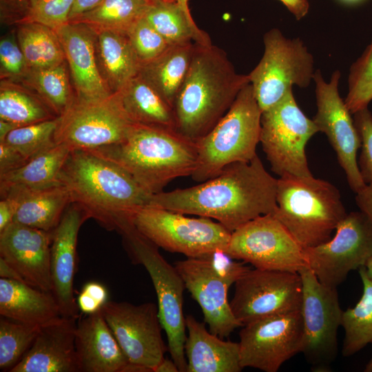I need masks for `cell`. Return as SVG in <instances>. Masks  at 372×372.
<instances>
[{
    "label": "cell",
    "instance_id": "1",
    "mask_svg": "<svg viewBox=\"0 0 372 372\" xmlns=\"http://www.w3.org/2000/svg\"><path fill=\"white\" fill-rule=\"evenodd\" d=\"M277 182L256 155L250 161L227 165L198 185L154 194L149 205L215 219L232 232L276 211Z\"/></svg>",
    "mask_w": 372,
    "mask_h": 372
},
{
    "label": "cell",
    "instance_id": "2",
    "mask_svg": "<svg viewBox=\"0 0 372 372\" xmlns=\"http://www.w3.org/2000/svg\"><path fill=\"white\" fill-rule=\"evenodd\" d=\"M71 203L108 231L119 232L135 212L149 205L152 194L123 167L90 150L70 153L59 175Z\"/></svg>",
    "mask_w": 372,
    "mask_h": 372
},
{
    "label": "cell",
    "instance_id": "3",
    "mask_svg": "<svg viewBox=\"0 0 372 372\" xmlns=\"http://www.w3.org/2000/svg\"><path fill=\"white\" fill-rule=\"evenodd\" d=\"M249 83V75L238 73L223 49L211 43H194L191 64L174 106L176 130L192 140L201 138Z\"/></svg>",
    "mask_w": 372,
    "mask_h": 372
},
{
    "label": "cell",
    "instance_id": "4",
    "mask_svg": "<svg viewBox=\"0 0 372 372\" xmlns=\"http://www.w3.org/2000/svg\"><path fill=\"white\" fill-rule=\"evenodd\" d=\"M126 170L147 193L163 192L173 179L192 176L196 141L177 130L133 123L121 143L90 150Z\"/></svg>",
    "mask_w": 372,
    "mask_h": 372
},
{
    "label": "cell",
    "instance_id": "5",
    "mask_svg": "<svg viewBox=\"0 0 372 372\" xmlns=\"http://www.w3.org/2000/svg\"><path fill=\"white\" fill-rule=\"evenodd\" d=\"M276 203L274 216L304 249L329 240L347 214L337 187L312 175L280 176Z\"/></svg>",
    "mask_w": 372,
    "mask_h": 372
},
{
    "label": "cell",
    "instance_id": "6",
    "mask_svg": "<svg viewBox=\"0 0 372 372\" xmlns=\"http://www.w3.org/2000/svg\"><path fill=\"white\" fill-rule=\"evenodd\" d=\"M261 115L249 83L217 124L196 141L198 158L192 178L202 183L215 177L231 163L254 158L260 142Z\"/></svg>",
    "mask_w": 372,
    "mask_h": 372
},
{
    "label": "cell",
    "instance_id": "7",
    "mask_svg": "<svg viewBox=\"0 0 372 372\" xmlns=\"http://www.w3.org/2000/svg\"><path fill=\"white\" fill-rule=\"evenodd\" d=\"M118 233L131 258L144 266L151 278L171 358L180 372H187L185 353L187 329L183 311V292L186 288L183 280L175 266L162 256L158 247L141 234L133 222L124 225Z\"/></svg>",
    "mask_w": 372,
    "mask_h": 372
},
{
    "label": "cell",
    "instance_id": "8",
    "mask_svg": "<svg viewBox=\"0 0 372 372\" xmlns=\"http://www.w3.org/2000/svg\"><path fill=\"white\" fill-rule=\"evenodd\" d=\"M264 53L248 74L262 112L279 102L293 85L308 87L314 75L312 54L299 38L273 28L263 36Z\"/></svg>",
    "mask_w": 372,
    "mask_h": 372
},
{
    "label": "cell",
    "instance_id": "9",
    "mask_svg": "<svg viewBox=\"0 0 372 372\" xmlns=\"http://www.w3.org/2000/svg\"><path fill=\"white\" fill-rule=\"evenodd\" d=\"M184 215L147 205L135 212L132 221L136 229L158 247L187 258L226 251L231 231L211 218Z\"/></svg>",
    "mask_w": 372,
    "mask_h": 372
},
{
    "label": "cell",
    "instance_id": "10",
    "mask_svg": "<svg viewBox=\"0 0 372 372\" xmlns=\"http://www.w3.org/2000/svg\"><path fill=\"white\" fill-rule=\"evenodd\" d=\"M318 128L298 105L291 90L261 115L260 142L271 170L285 175L311 176L305 146Z\"/></svg>",
    "mask_w": 372,
    "mask_h": 372
},
{
    "label": "cell",
    "instance_id": "11",
    "mask_svg": "<svg viewBox=\"0 0 372 372\" xmlns=\"http://www.w3.org/2000/svg\"><path fill=\"white\" fill-rule=\"evenodd\" d=\"M298 273L302 285L301 353L312 371H329L338 354L337 334L343 311L337 288L320 282L308 267Z\"/></svg>",
    "mask_w": 372,
    "mask_h": 372
},
{
    "label": "cell",
    "instance_id": "12",
    "mask_svg": "<svg viewBox=\"0 0 372 372\" xmlns=\"http://www.w3.org/2000/svg\"><path fill=\"white\" fill-rule=\"evenodd\" d=\"M133 123L118 92L96 100L76 98L59 117L54 140L71 151L96 149L122 142Z\"/></svg>",
    "mask_w": 372,
    "mask_h": 372
},
{
    "label": "cell",
    "instance_id": "13",
    "mask_svg": "<svg viewBox=\"0 0 372 372\" xmlns=\"http://www.w3.org/2000/svg\"><path fill=\"white\" fill-rule=\"evenodd\" d=\"M225 252L260 269L298 273L308 267L304 248L273 214L256 217L232 231Z\"/></svg>",
    "mask_w": 372,
    "mask_h": 372
},
{
    "label": "cell",
    "instance_id": "14",
    "mask_svg": "<svg viewBox=\"0 0 372 372\" xmlns=\"http://www.w3.org/2000/svg\"><path fill=\"white\" fill-rule=\"evenodd\" d=\"M307 266L318 280L337 288L351 271L372 257V223L361 211L347 214L326 242L304 249Z\"/></svg>",
    "mask_w": 372,
    "mask_h": 372
},
{
    "label": "cell",
    "instance_id": "15",
    "mask_svg": "<svg viewBox=\"0 0 372 372\" xmlns=\"http://www.w3.org/2000/svg\"><path fill=\"white\" fill-rule=\"evenodd\" d=\"M234 284L229 303L242 325L301 310L302 285L298 273L249 269Z\"/></svg>",
    "mask_w": 372,
    "mask_h": 372
},
{
    "label": "cell",
    "instance_id": "16",
    "mask_svg": "<svg viewBox=\"0 0 372 372\" xmlns=\"http://www.w3.org/2000/svg\"><path fill=\"white\" fill-rule=\"evenodd\" d=\"M239 333L240 364L265 372H276L301 353L303 323L300 311L274 315L242 326Z\"/></svg>",
    "mask_w": 372,
    "mask_h": 372
},
{
    "label": "cell",
    "instance_id": "17",
    "mask_svg": "<svg viewBox=\"0 0 372 372\" xmlns=\"http://www.w3.org/2000/svg\"><path fill=\"white\" fill-rule=\"evenodd\" d=\"M101 311L128 361L154 372L168 350L158 305L107 301Z\"/></svg>",
    "mask_w": 372,
    "mask_h": 372
},
{
    "label": "cell",
    "instance_id": "18",
    "mask_svg": "<svg viewBox=\"0 0 372 372\" xmlns=\"http://www.w3.org/2000/svg\"><path fill=\"white\" fill-rule=\"evenodd\" d=\"M340 76V71L335 70L327 82L320 70L315 72L313 80L316 84L317 112L313 121L319 132L327 136L350 188L356 194L366 185L362 178L357 160L361 139L352 114L339 94Z\"/></svg>",
    "mask_w": 372,
    "mask_h": 372
},
{
    "label": "cell",
    "instance_id": "19",
    "mask_svg": "<svg viewBox=\"0 0 372 372\" xmlns=\"http://www.w3.org/2000/svg\"><path fill=\"white\" fill-rule=\"evenodd\" d=\"M185 288L200 305L211 333L225 338L242 327L234 316L227 298L233 285L214 266L206 255L175 262Z\"/></svg>",
    "mask_w": 372,
    "mask_h": 372
},
{
    "label": "cell",
    "instance_id": "20",
    "mask_svg": "<svg viewBox=\"0 0 372 372\" xmlns=\"http://www.w3.org/2000/svg\"><path fill=\"white\" fill-rule=\"evenodd\" d=\"M52 232L13 222L0 233V256L22 280L52 292Z\"/></svg>",
    "mask_w": 372,
    "mask_h": 372
},
{
    "label": "cell",
    "instance_id": "21",
    "mask_svg": "<svg viewBox=\"0 0 372 372\" xmlns=\"http://www.w3.org/2000/svg\"><path fill=\"white\" fill-rule=\"evenodd\" d=\"M87 219L86 214L76 205L70 203L59 225L52 231V293L63 316L79 318L80 311L74 296L76 245L79 229Z\"/></svg>",
    "mask_w": 372,
    "mask_h": 372
},
{
    "label": "cell",
    "instance_id": "22",
    "mask_svg": "<svg viewBox=\"0 0 372 372\" xmlns=\"http://www.w3.org/2000/svg\"><path fill=\"white\" fill-rule=\"evenodd\" d=\"M76 319L60 316L41 325L29 350L10 372H79Z\"/></svg>",
    "mask_w": 372,
    "mask_h": 372
},
{
    "label": "cell",
    "instance_id": "23",
    "mask_svg": "<svg viewBox=\"0 0 372 372\" xmlns=\"http://www.w3.org/2000/svg\"><path fill=\"white\" fill-rule=\"evenodd\" d=\"M55 30L70 68L76 98L90 101L113 94L98 64L96 32L89 26L76 22H68Z\"/></svg>",
    "mask_w": 372,
    "mask_h": 372
},
{
    "label": "cell",
    "instance_id": "24",
    "mask_svg": "<svg viewBox=\"0 0 372 372\" xmlns=\"http://www.w3.org/2000/svg\"><path fill=\"white\" fill-rule=\"evenodd\" d=\"M75 344L79 372H124L129 363L101 309L79 318Z\"/></svg>",
    "mask_w": 372,
    "mask_h": 372
},
{
    "label": "cell",
    "instance_id": "25",
    "mask_svg": "<svg viewBox=\"0 0 372 372\" xmlns=\"http://www.w3.org/2000/svg\"><path fill=\"white\" fill-rule=\"evenodd\" d=\"M187 372H240L238 342L225 341L207 330L192 315L185 316Z\"/></svg>",
    "mask_w": 372,
    "mask_h": 372
},
{
    "label": "cell",
    "instance_id": "26",
    "mask_svg": "<svg viewBox=\"0 0 372 372\" xmlns=\"http://www.w3.org/2000/svg\"><path fill=\"white\" fill-rule=\"evenodd\" d=\"M0 314L13 320L40 326L61 316L52 292L3 278H0Z\"/></svg>",
    "mask_w": 372,
    "mask_h": 372
},
{
    "label": "cell",
    "instance_id": "27",
    "mask_svg": "<svg viewBox=\"0 0 372 372\" xmlns=\"http://www.w3.org/2000/svg\"><path fill=\"white\" fill-rule=\"evenodd\" d=\"M8 194L19 200L13 222L49 232L57 227L71 203L69 192L61 183L39 189L10 190L0 196Z\"/></svg>",
    "mask_w": 372,
    "mask_h": 372
},
{
    "label": "cell",
    "instance_id": "28",
    "mask_svg": "<svg viewBox=\"0 0 372 372\" xmlns=\"http://www.w3.org/2000/svg\"><path fill=\"white\" fill-rule=\"evenodd\" d=\"M95 32L101 75L110 91L116 93L138 74L141 65L127 34L111 30Z\"/></svg>",
    "mask_w": 372,
    "mask_h": 372
},
{
    "label": "cell",
    "instance_id": "29",
    "mask_svg": "<svg viewBox=\"0 0 372 372\" xmlns=\"http://www.w3.org/2000/svg\"><path fill=\"white\" fill-rule=\"evenodd\" d=\"M194 43L171 45L158 58L140 68L138 75L173 108L191 64Z\"/></svg>",
    "mask_w": 372,
    "mask_h": 372
},
{
    "label": "cell",
    "instance_id": "30",
    "mask_svg": "<svg viewBox=\"0 0 372 372\" xmlns=\"http://www.w3.org/2000/svg\"><path fill=\"white\" fill-rule=\"evenodd\" d=\"M70 149L56 144L21 167L0 176V196L10 190H32L60 184L59 175Z\"/></svg>",
    "mask_w": 372,
    "mask_h": 372
},
{
    "label": "cell",
    "instance_id": "31",
    "mask_svg": "<svg viewBox=\"0 0 372 372\" xmlns=\"http://www.w3.org/2000/svg\"><path fill=\"white\" fill-rule=\"evenodd\" d=\"M117 92L125 112L134 123L176 130L174 108L138 74Z\"/></svg>",
    "mask_w": 372,
    "mask_h": 372
},
{
    "label": "cell",
    "instance_id": "32",
    "mask_svg": "<svg viewBox=\"0 0 372 372\" xmlns=\"http://www.w3.org/2000/svg\"><path fill=\"white\" fill-rule=\"evenodd\" d=\"M171 45L186 42L211 43L208 34L200 29L176 1H161L151 4L144 17Z\"/></svg>",
    "mask_w": 372,
    "mask_h": 372
},
{
    "label": "cell",
    "instance_id": "33",
    "mask_svg": "<svg viewBox=\"0 0 372 372\" xmlns=\"http://www.w3.org/2000/svg\"><path fill=\"white\" fill-rule=\"evenodd\" d=\"M17 37L27 70L50 68L65 62L61 43L52 28L37 22H21Z\"/></svg>",
    "mask_w": 372,
    "mask_h": 372
},
{
    "label": "cell",
    "instance_id": "34",
    "mask_svg": "<svg viewBox=\"0 0 372 372\" xmlns=\"http://www.w3.org/2000/svg\"><path fill=\"white\" fill-rule=\"evenodd\" d=\"M150 5L145 0H103L68 22L83 23L94 32L111 30L127 34L145 17Z\"/></svg>",
    "mask_w": 372,
    "mask_h": 372
},
{
    "label": "cell",
    "instance_id": "35",
    "mask_svg": "<svg viewBox=\"0 0 372 372\" xmlns=\"http://www.w3.org/2000/svg\"><path fill=\"white\" fill-rule=\"evenodd\" d=\"M363 291L360 300L353 308L342 311L341 326L344 330L342 354L354 355L372 343V279L365 267L358 269Z\"/></svg>",
    "mask_w": 372,
    "mask_h": 372
},
{
    "label": "cell",
    "instance_id": "36",
    "mask_svg": "<svg viewBox=\"0 0 372 372\" xmlns=\"http://www.w3.org/2000/svg\"><path fill=\"white\" fill-rule=\"evenodd\" d=\"M22 79L58 117L67 111L76 99L70 85L65 62L50 68L27 70Z\"/></svg>",
    "mask_w": 372,
    "mask_h": 372
},
{
    "label": "cell",
    "instance_id": "37",
    "mask_svg": "<svg viewBox=\"0 0 372 372\" xmlns=\"http://www.w3.org/2000/svg\"><path fill=\"white\" fill-rule=\"evenodd\" d=\"M56 117L58 116L35 94L16 85L1 81L0 119L20 127Z\"/></svg>",
    "mask_w": 372,
    "mask_h": 372
},
{
    "label": "cell",
    "instance_id": "38",
    "mask_svg": "<svg viewBox=\"0 0 372 372\" xmlns=\"http://www.w3.org/2000/svg\"><path fill=\"white\" fill-rule=\"evenodd\" d=\"M74 0H1L17 22H37L56 30L69 20Z\"/></svg>",
    "mask_w": 372,
    "mask_h": 372
},
{
    "label": "cell",
    "instance_id": "39",
    "mask_svg": "<svg viewBox=\"0 0 372 372\" xmlns=\"http://www.w3.org/2000/svg\"><path fill=\"white\" fill-rule=\"evenodd\" d=\"M40 325L1 316L0 319V369L10 371L18 364L35 340Z\"/></svg>",
    "mask_w": 372,
    "mask_h": 372
},
{
    "label": "cell",
    "instance_id": "40",
    "mask_svg": "<svg viewBox=\"0 0 372 372\" xmlns=\"http://www.w3.org/2000/svg\"><path fill=\"white\" fill-rule=\"evenodd\" d=\"M59 117L53 119L18 127L0 141L10 145L30 159L51 148L56 143L55 132Z\"/></svg>",
    "mask_w": 372,
    "mask_h": 372
},
{
    "label": "cell",
    "instance_id": "41",
    "mask_svg": "<svg viewBox=\"0 0 372 372\" xmlns=\"http://www.w3.org/2000/svg\"><path fill=\"white\" fill-rule=\"evenodd\" d=\"M348 85L344 103L350 112L368 108L372 100V41L351 65Z\"/></svg>",
    "mask_w": 372,
    "mask_h": 372
},
{
    "label": "cell",
    "instance_id": "42",
    "mask_svg": "<svg viewBox=\"0 0 372 372\" xmlns=\"http://www.w3.org/2000/svg\"><path fill=\"white\" fill-rule=\"evenodd\" d=\"M127 35L141 65L156 59L171 46L144 17Z\"/></svg>",
    "mask_w": 372,
    "mask_h": 372
},
{
    "label": "cell",
    "instance_id": "43",
    "mask_svg": "<svg viewBox=\"0 0 372 372\" xmlns=\"http://www.w3.org/2000/svg\"><path fill=\"white\" fill-rule=\"evenodd\" d=\"M353 115V120L361 139V152L358 161L364 182L372 184V114L368 108Z\"/></svg>",
    "mask_w": 372,
    "mask_h": 372
},
{
    "label": "cell",
    "instance_id": "44",
    "mask_svg": "<svg viewBox=\"0 0 372 372\" xmlns=\"http://www.w3.org/2000/svg\"><path fill=\"white\" fill-rule=\"evenodd\" d=\"M0 63L1 74L8 76L22 77L27 70L24 55L14 34L1 39Z\"/></svg>",
    "mask_w": 372,
    "mask_h": 372
},
{
    "label": "cell",
    "instance_id": "45",
    "mask_svg": "<svg viewBox=\"0 0 372 372\" xmlns=\"http://www.w3.org/2000/svg\"><path fill=\"white\" fill-rule=\"evenodd\" d=\"M29 160L15 148L0 142V176L21 167Z\"/></svg>",
    "mask_w": 372,
    "mask_h": 372
},
{
    "label": "cell",
    "instance_id": "46",
    "mask_svg": "<svg viewBox=\"0 0 372 372\" xmlns=\"http://www.w3.org/2000/svg\"><path fill=\"white\" fill-rule=\"evenodd\" d=\"M19 205L18 197L13 194L1 196L0 233L13 223Z\"/></svg>",
    "mask_w": 372,
    "mask_h": 372
},
{
    "label": "cell",
    "instance_id": "47",
    "mask_svg": "<svg viewBox=\"0 0 372 372\" xmlns=\"http://www.w3.org/2000/svg\"><path fill=\"white\" fill-rule=\"evenodd\" d=\"M355 202L360 211L363 212L372 223V184L366 185L356 193Z\"/></svg>",
    "mask_w": 372,
    "mask_h": 372
},
{
    "label": "cell",
    "instance_id": "48",
    "mask_svg": "<svg viewBox=\"0 0 372 372\" xmlns=\"http://www.w3.org/2000/svg\"><path fill=\"white\" fill-rule=\"evenodd\" d=\"M76 302L79 311L86 315L94 313L103 307L95 299L82 290L77 298Z\"/></svg>",
    "mask_w": 372,
    "mask_h": 372
},
{
    "label": "cell",
    "instance_id": "49",
    "mask_svg": "<svg viewBox=\"0 0 372 372\" xmlns=\"http://www.w3.org/2000/svg\"><path fill=\"white\" fill-rule=\"evenodd\" d=\"M297 20L304 18L309 12V0H279Z\"/></svg>",
    "mask_w": 372,
    "mask_h": 372
},
{
    "label": "cell",
    "instance_id": "50",
    "mask_svg": "<svg viewBox=\"0 0 372 372\" xmlns=\"http://www.w3.org/2000/svg\"><path fill=\"white\" fill-rule=\"evenodd\" d=\"M82 291H85L102 306L107 302V291L101 283L91 281L87 282L83 287Z\"/></svg>",
    "mask_w": 372,
    "mask_h": 372
},
{
    "label": "cell",
    "instance_id": "51",
    "mask_svg": "<svg viewBox=\"0 0 372 372\" xmlns=\"http://www.w3.org/2000/svg\"><path fill=\"white\" fill-rule=\"evenodd\" d=\"M103 0H74L69 21L98 6Z\"/></svg>",
    "mask_w": 372,
    "mask_h": 372
},
{
    "label": "cell",
    "instance_id": "52",
    "mask_svg": "<svg viewBox=\"0 0 372 372\" xmlns=\"http://www.w3.org/2000/svg\"><path fill=\"white\" fill-rule=\"evenodd\" d=\"M0 276L3 278L16 280L22 281L18 273L6 262L4 260L0 258Z\"/></svg>",
    "mask_w": 372,
    "mask_h": 372
},
{
    "label": "cell",
    "instance_id": "53",
    "mask_svg": "<svg viewBox=\"0 0 372 372\" xmlns=\"http://www.w3.org/2000/svg\"><path fill=\"white\" fill-rule=\"evenodd\" d=\"M178 368L174 361L171 358H165L156 367L154 372H178Z\"/></svg>",
    "mask_w": 372,
    "mask_h": 372
},
{
    "label": "cell",
    "instance_id": "54",
    "mask_svg": "<svg viewBox=\"0 0 372 372\" xmlns=\"http://www.w3.org/2000/svg\"><path fill=\"white\" fill-rule=\"evenodd\" d=\"M18 127L14 123L0 119V141H3L8 133Z\"/></svg>",
    "mask_w": 372,
    "mask_h": 372
},
{
    "label": "cell",
    "instance_id": "55",
    "mask_svg": "<svg viewBox=\"0 0 372 372\" xmlns=\"http://www.w3.org/2000/svg\"><path fill=\"white\" fill-rule=\"evenodd\" d=\"M177 3L182 7V8L185 11V12L189 15L192 16L189 6H188V0H176Z\"/></svg>",
    "mask_w": 372,
    "mask_h": 372
},
{
    "label": "cell",
    "instance_id": "56",
    "mask_svg": "<svg viewBox=\"0 0 372 372\" xmlns=\"http://www.w3.org/2000/svg\"><path fill=\"white\" fill-rule=\"evenodd\" d=\"M364 267L368 276L372 279V257L369 260Z\"/></svg>",
    "mask_w": 372,
    "mask_h": 372
},
{
    "label": "cell",
    "instance_id": "57",
    "mask_svg": "<svg viewBox=\"0 0 372 372\" xmlns=\"http://www.w3.org/2000/svg\"><path fill=\"white\" fill-rule=\"evenodd\" d=\"M364 371L372 372V358L369 360V362L366 365Z\"/></svg>",
    "mask_w": 372,
    "mask_h": 372
},
{
    "label": "cell",
    "instance_id": "58",
    "mask_svg": "<svg viewBox=\"0 0 372 372\" xmlns=\"http://www.w3.org/2000/svg\"><path fill=\"white\" fill-rule=\"evenodd\" d=\"M340 1L345 2L347 3H355L362 1V0H340Z\"/></svg>",
    "mask_w": 372,
    "mask_h": 372
},
{
    "label": "cell",
    "instance_id": "59",
    "mask_svg": "<svg viewBox=\"0 0 372 372\" xmlns=\"http://www.w3.org/2000/svg\"><path fill=\"white\" fill-rule=\"evenodd\" d=\"M145 1H147L149 4H153L154 3L159 2L161 1H174V0H145Z\"/></svg>",
    "mask_w": 372,
    "mask_h": 372
},
{
    "label": "cell",
    "instance_id": "60",
    "mask_svg": "<svg viewBox=\"0 0 372 372\" xmlns=\"http://www.w3.org/2000/svg\"><path fill=\"white\" fill-rule=\"evenodd\" d=\"M174 1H176V0H174Z\"/></svg>",
    "mask_w": 372,
    "mask_h": 372
}]
</instances>
